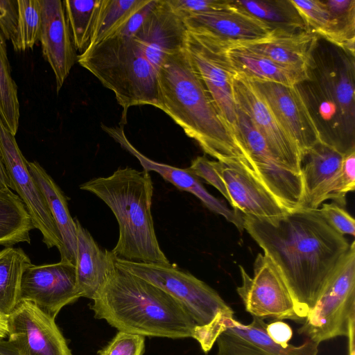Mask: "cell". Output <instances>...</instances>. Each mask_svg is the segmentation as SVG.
<instances>
[{"label":"cell","mask_w":355,"mask_h":355,"mask_svg":"<svg viewBox=\"0 0 355 355\" xmlns=\"http://www.w3.org/2000/svg\"><path fill=\"white\" fill-rule=\"evenodd\" d=\"M187 28L166 0H146L98 44L77 55L78 63L112 91L123 109L125 125L131 107L160 110L157 78L165 59L184 46Z\"/></svg>","instance_id":"6da1fadb"},{"label":"cell","mask_w":355,"mask_h":355,"mask_svg":"<svg viewBox=\"0 0 355 355\" xmlns=\"http://www.w3.org/2000/svg\"><path fill=\"white\" fill-rule=\"evenodd\" d=\"M242 216L243 228L277 267L304 320L351 243L329 225L319 208H300L272 220Z\"/></svg>","instance_id":"7a4b0ae2"},{"label":"cell","mask_w":355,"mask_h":355,"mask_svg":"<svg viewBox=\"0 0 355 355\" xmlns=\"http://www.w3.org/2000/svg\"><path fill=\"white\" fill-rule=\"evenodd\" d=\"M157 89L160 110L205 153L221 162H241L253 171L233 131L218 114L185 43L163 62Z\"/></svg>","instance_id":"3957f363"},{"label":"cell","mask_w":355,"mask_h":355,"mask_svg":"<svg viewBox=\"0 0 355 355\" xmlns=\"http://www.w3.org/2000/svg\"><path fill=\"white\" fill-rule=\"evenodd\" d=\"M354 56L319 37L297 87L321 141L345 155L355 150Z\"/></svg>","instance_id":"277c9868"},{"label":"cell","mask_w":355,"mask_h":355,"mask_svg":"<svg viewBox=\"0 0 355 355\" xmlns=\"http://www.w3.org/2000/svg\"><path fill=\"white\" fill-rule=\"evenodd\" d=\"M90 309L119 331L172 339L193 338L197 327L184 307L167 293L119 268Z\"/></svg>","instance_id":"5b68a950"},{"label":"cell","mask_w":355,"mask_h":355,"mask_svg":"<svg viewBox=\"0 0 355 355\" xmlns=\"http://www.w3.org/2000/svg\"><path fill=\"white\" fill-rule=\"evenodd\" d=\"M80 189L94 193L111 209L119 234L111 251L117 259L170 263L160 248L151 213L153 186L149 172L119 168L111 175L93 178Z\"/></svg>","instance_id":"8992f818"},{"label":"cell","mask_w":355,"mask_h":355,"mask_svg":"<svg viewBox=\"0 0 355 355\" xmlns=\"http://www.w3.org/2000/svg\"><path fill=\"white\" fill-rule=\"evenodd\" d=\"M355 242L297 333L318 344L355 328Z\"/></svg>","instance_id":"52a82bcc"},{"label":"cell","mask_w":355,"mask_h":355,"mask_svg":"<svg viewBox=\"0 0 355 355\" xmlns=\"http://www.w3.org/2000/svg\"><path fill=\"white\" fill-rule=\"evenodd\" d=\"M117 268L161 288L175 299L197 327L210 323L222 311L231 309L219 294L204 282L171 263H148L115 257Z\"/></svg>","instance_id":"ba28073f"},{"label":"cell","mask_w":355,"mask_h":355,"mask_svg":"<svg viewBox=\"0 0 355 355\" xmlns=\"http://www.w3.org/2000/svg\"><path fill=\"white\" fill-rule=\"evenodd\" d=\"M185 49L218 114L235 135L237 111L233 78L236 71L226 54L227 44L187 29Z\"/></svg>","instance_id":"9c48e42d"},{"label":"cell","mask_w":355,"mask_h":355,"mask_svg":"<svg viewBox=\"0 0 355 355\" xmlns=\"http://www.w3.org/2000/svg\"><path fill=\"white\" fill-rule=\"evenodd\" d=\"M239 268L242 283L236 291L252 316L262 320H303L282 274L268 256L257 254L253 277L242 266Z\"/></svg>","instance_id":"30bf717a"},{"label":"cell","mask_w":355,"mask_h":355,"mask_svg":"<svg viewBox=\"0 0 355 355\" xmlns=\"http://www.w3.org/2000/svg\"><path fill=\"white\" fill-rule=\"evenodd\" d=\"M0 153L6 166L10 188L24 204L35 228L42 234L47 248L56 247L60 252L62 242L46 201L28 168V162L20 150L15 136L0 117Z\"/></svg>","instance_id":"8fae6325"},{"label":"cell","mask_w":355,"mask_h":355,"mask_svg":"<svg viewBox=\"0 0 355 355\" xmlns=\"http://www.w3.org/2000/svg\"><path fill=\"white\" fill-rule=\"evenodd\" d=\"M80 297L76 290V266L67 261L31 265L23 273L19 301L35 304L43 313L55 319L66 305Z\"/></svg>","instance_id":"7c38bea8"},{"label":"cell","mask_w":355,"mask_h":355,"mask_svg":"<svg viewBox=\"0 0 355 355\" xmlns=\"http://www.w3.org/2000/svg\"><path fill=\"white\" fill-rule=\"evenodd\" d=\"M233 90L236 107L249 116L279 163L286 170L302 175L298 147L278 123L250 80L236 72Z\"/></svg>","instance_id":"4fadbf2b"},{"label":"cell","mask_w":355,"mask_h":355,"mask_svg":"<svg viewBox=\"0 0 355 355\" xmlns=\"http://www.w3.org/2000/svg\"><path fill=\"white\" fill-rule=\"evenodd\" d=\"M55 320L20 300L7 317L8 340L24 355H72Z\"/></svg>","instance_id":"5bb4252c"},{"label":"cell","mask_w":355,"mask_h":355,"mask_svg":"<svg viewBox=\"0 0 355 355\" xmlns=\"http://www.w3.org/2000/svg\"><path fill=\"white\" fill-rule=\"evenodd\" d=\"M249 80L278 123L295 143L301 158L315 144L321 141L316 126L295 85L288 86L267 80Z\"/></svg>","instance_id":"9a60e30c"},{"label":"cell","mask_w":355,"mask_h":355,"mask_svg":"<svg viewBox=\"0 0 355 355\" xmlns=\"http://www.w3.org/2000/svg\"><path fill=\"white\" fill-rule=\"evenodd\" d=\"M232 200L242 214L272 220L289 212L261 182L254 172L241 162L216 161Z\"/></svg>","instance_id":"2e32d148"},{"label":"cell","mask_w":355,"mask_h":355,"mask_svg":"<svg viewBox=\"0 0 355 355\" xmlns=\"http://www.w3.org/2000/svg\"><path fill=\"white\" fill-rule=\"evenodd\" d=\"M189 31L202 33L229 44H242L263 40L273 31L263 22L234 6L213 12L190 15L183 19Z\"/></svg>","instance_id":"e0dca14e"},{"label":"cell","mask_w":355,"mask_h":355,"mask_svg":"<svg viewBox=\"0 0 355 355\" xmlns=\"http://www.w3.org/2000/svg\"><path fill=\"white\" fill-rule=\"evenodd\" d=\"M266 324L254 316L247 325L231 318L216 341L217 355H318L319 344L310 339L299 346L275 343L266 331Z\"/></svg>","instance_id":"ac0fdd59"},{"label":"cell","mask_w":355,"mask_h":355,"mask_svg":"<svg viewBox=\"0 0 355 355\" xmlns=\"http://www.w3.org/2000/svg\"><path fill=\"white\" fill-rule=\"evenodd\" d=\"M101 128L123 148L134 155L139 161L144 170L148 172L155 171L178 189L193 194L208 209L223 216L228 222L233 223L241 232H243L244 228L242 214L234 209H229L220 200L210 194L199 178L187 168H180L157 162L141 154L126 137L124 125L110 127L101 124Z\"/></svg>","instance_id":"d6986e66"},{"label":"cell","mask_w":355,"mask_h":355,"mask_svg":"<svg viewBox=\"0 0 355 355\" xmlns=\"http://www.w3.org/2000/svg\"><path fill=\"white\" fill-rule=\"evenodd\" d=\"M42 55L51 67L58 93L77 60L63 1L40 0Z\"/></svg>","instance_id":"ffe728a7"},{"label":"cell","mask_w":355,"mask_h":355,"mask_svg":"<svg viewBox=\"0 0 355 355\" xmlns=\"http://www.w3.org/2000/svg\"><path fill=\"white\" fill-rule=\"evenodd\" d=\"M343 154L319 141L301 158V174L304 189V209H318L331 199L338 179Z\"/></svg>","instance_id":"44dd1931"},{"label":"cell","mask_w":355,"mask_h":355,"mask_svg":"<svg viewBox=\"0 0 355 355\" xmlns=\"http://www.w3.org/2000/svg\"><path fill=\"white\" fill-rule=\"evenodd\" d=\"M75 220L77 230L76 290L80 297L94 300L116 268L115 257L111 251L103 250L79 220Z\"/></svg>","instance_id":"7402d4cb"},{"label":"cell","mask_w":355,"mask_h":355,"mask_svg":"<svg viewBox=\"0 0 355 355\" xmlns=\"http://www.w3.org/2000/svg\"><path fill=\"white\" fill-rule=\"evenodd\" d=\"M28 168L46 201L61 236L62 250L60 252V261L75 265L77 248L76 223L71 216L67 199L60 188L38 162H28Z\"/></svg>","instance_id":"603a6c76"},{"label":"cell","mask_w":355,"mask_h":355,"mask_svg":"<svg viewBox=\"0 0 355 355\" xmlns=\"http://www.w3.org/2000/svg\"><path fill=\"white\" fill-rule=\"evenodd\" d=\"M319 37V35L311 32L291 34L273 32L271 36L263 40L240 45L282 66L306 73Z\"/></svg>","instance_id":"cb8c5ba5"},{"label":"cell","mask_w":355,"mask_h":355,"mask_svg":"<svg viewBox=\"0 0 355 355\" xmlns=\"http://www.w3.org/2000/svg\"><path fill=\"white\" fill-rule=\"evenodd\" d=\"M226 54L234 70L249 80L294 86L306 78V73L282 66L240 44H227Z\"/></svg>","instance_id":"d4e9b609"},{"label":"cell","mask_w":355,"mask_h":355,"mask_svg":"<svg viewBox=\"0 0 355 355\" xmlns=\"http://www.w3.org/2000/svg\"><path fill=\"white\" fill-rule=\"evenodd\" d=\"M232 4L268 26L276 33L310 32L291 0H236Z\"/></svg>","instance_id":"484cf974"},{"label":"cell","mask_w":355,"mask_h":355,"mask_svg":"<svg viewBox=\"0 0 355 355\" xmlns=\"http://www.w3.org/2000/svg\"><path fill=\"white\" fill-rule=\"evenodd\" d=\"M32 265L20 248L7 247L0 251V315L8 317L19 302L22 275Z\"/></svg>","instance_id":"4316f807"},{"label":"cell","mask_w":355,"mask_h":355,"mask_svg":"<svg viewBox=\"0 0 355 355\" xmlns=\"http://www.w3.org/2000/svg\"><path fill=\"white\" fill-rule=\"evenodd\" d=\"M31 218L21 198L11 190L0 192V245L7 247L31 243L34 229Z\"/></svg>","instance_id":"83f0119b"},{"label":"cell","mask_w":355,"mask_h":355,"mask_svg":"<svg viewBox=\"0 0 355 355\" xmlns=\"http://www.w3.org/2000/svg\"><path fill=\"white\" fill-rule=\"evenodd\" d=\"M324 2L329 19L320 37L354 56L355 0H324Z\"/></svg>","instance_id":"f1b7e54d"},{"label":"cell","mask_w":355,"mask_h":355,"mask_svg":"<svg viewBox=\"0 0 355 355\" xmlns=\"http://www.w3.org/2000/svg\"><path fill=\"white\" fill-rule=\"evenodd\" d=\"M63 5L76 51L89 45L101 0H64Z\"/></svg>","instance_id":"f546056e"},{"label":"cell","mask_w":355,"mask_h":355,"mask_svg":"<svg viewBox=\"0 0 355 355\" xmlns=\"http://www.w3.org/2000/svg\"><path fill=\"white\" fill-rule=\"evenodd\" d=\"M19 116L17 86L11 75L6 40L0 31V117L15 136L18 130Z\"/></svg>","instance_id":"4dcf8cb0"},{"label":"cell","mask_w":355,"mask_h":355,"mask_svg":"<svg viewBox=\"0 0 355 355\" xmlns=\"http://www.w3.org/2000/svg\"><path fill=\"white\" fill-rule=\"evenodd\" d=\"M146 1V0H101L89 46L98 44L109 36Z\"/></svg>","instance_id":"1f68e13d"},{"label":"cell","mask_w":355,"mask_h":355,"mask_svg":"<svg viewBox=\"0 0 355 355\" xmlns=\"http://www.w3.org/2000/svg\"><path fill=\"white\" fill-rule=\"evenodd\" d=\"M19 35L16 51L32 49L40 39L42 5L40 0H17Z\"/></svg>","instance_id":"d6a6232c"},{"label":"cell","mask_w":355,"mask_h":355,"mask_svg":"<svg viewBox=\"0 0 355 355\" xmlns=\"http://www.w3.org/2000/svg\"><path fill=\"white\" fill-rule=\"evenodd\" d=\"M304 21L308 30L320 37L324 32L329 19L328 9L323 0H291Z\"/></svg>","instance_id":"836d02e7"},{"label":"cell","mask_w":355,"mask_h":355,"mask_svg":"<svg viewBox=\"0 0 355 355\" xmlns=\"http://www.w3.org/2000/svg\"><path fill=\"white\" fill-rule=\"evenodd\" d=\"M145 336L119 331L98 355H143L145 352Z\"/></svg>","instance_id":"e575fe53"},{"label":"cell","mask_w":355,"mask_h":355,"mask_svg":"<svg viewBox=\"0 0 355 355\" xmlns=\"http://www.w3.org/2000/svg\"><path fill=\"white\" fill-rule=\"evenodd\" d=\"M171 10L181 19L229 7L231 0H166Z\"/></svg>","instance_id":"d590c367"},{"label":"cell","mask_w":355,"mask_h":355,"mask_svg":"<svg viewBox=\"0 0 355 355\" xmlns=\"http://www.w3.org/2000/svg\"><path fill=\"white\" fill-rule=\"evenodd\" d=\"M232 309L220 312L208 324L196 327L193 338L200 344L202 351L207 353L218 337L227 329L229 320L234 317Z\"/></svg>","instance_id":"8d00e7d4"},{"label":"cell","mask_w":355,"mask_h":355,"mask_svg":"<svg viewBox=\"0 0 355 355\" xmlns=\"http://www.w3.org/2000/svg\"><path fill=\"white\" fill-rule=\"evenodd\" d=\"M355 189V150L344 155L336 189L331 200L340 207L346 205V194Z\"/></svg>","instance_id":"74e56055"},{"label":"cell","mask_w":355,"mask_h":355,"mask_svg":"<svg viewBox=\"0 0 355 355\" xmlns=\"http://www.w3.org/2000/svg\"><path fill=\"white\" fill-rule=\"evenodd\" d=\"M187 169L215 187L232 205L226 185L216 168V161L209 160L205 156H199L192 160Z\"/></svg>","instance_id":"f35d334b"},{"label":"cell","mask_w":355,"mask_h":355,"mask_svg":"<svg viewBox=\"0 0 355 355\" xmlns=\"http://www.w3.org/2000/svg\"><path fill=\"white\" fill-rule=\"evenodd\" d=\"M321 215L340 234L355 235L354 218L335 202L322 203L319 209Z\"/></svg>","instance_id":"ab89813d"},{"label":"cell","mask_w":355,"mask_h":355,"mask_svg":"<svg viewBox=\"0 0 355 355\" xmlns=\"http://www.w3.org/2000/svg\"><path fill=\"white\" fill-rule=\"evenodd\" d=\"M0 31L15 49L19 35V6L17 0H0Z\"/></svg>","instance_id":"60d3db41"},{"label":"cell","mask_w":355,"mask_h":355,"mask_svg":"<svg viewBox=\"0 0 355 355\" xmlns=\"http://www.w3.org/2000/svg\"><path fill=\"white\" fill-rule=\"evenodd\" d=\"M266 331L270 338L277 344L286 347L293 336L291 327L282 320H275L266 324Z\"/></svg>","instance_id":"b9f144b4"},{"label":"cell","mask_w":355,"mask_h":355,"mask_svg":"<svg viewBox=\"0 0 355 355\" xmlns=\"http://www.w3.org/2000/svg\"><path fill=\"white\" fill-rule=\"evenodd\" d=\"M11 190L10 181L0 153V192Z\"/></svg>","instance_id":"7bdbcfd3"},{"label":"cell","mask_w":355,"mask_h":355,"mask_svg":"<svg viewBox=\"0 0 355 355\" xmlns=\"http://www.w3.org/2000/svg\"><path fill=\"white\" fill-rule=\"evenodd\" d=\"M0 355H24L10 341L0 338Z\"/></svg>","instance_id":"ee69618b"},{"label":"cell","mask_w":355,"mask_h":355,"mask_svg":"<svg viewBox=\"0 0 355 355\" xmlns=\"http://www.w3.org/2000/svg\"><path fill=\"white\" fill-rule=\"evenodd\" d=\"M7 318L0 315V338H8Z\"/></svg>","instance_id":"f6af8a7d"},{"label":"cell","mask_w":355,"mask_h":355,"mask_svg":"<svg viewBox=\"0 0 355 355\" xmlns=\"http://www.w3.org/2000/svg\"><path fill=\"white\" fill-rule=\"evenodd\" d=\"M354 331L355 328L351 329L349 336V355H354Z\"/></svg>","instance_id":"bcb514c9"}]
</instances>
